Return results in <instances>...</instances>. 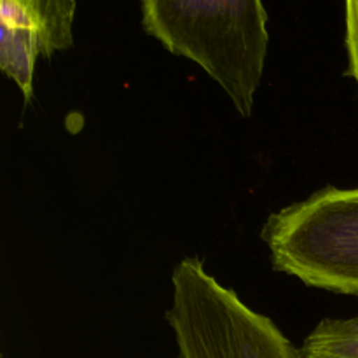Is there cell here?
<instances>
[{
	"mask_svg": "<svg viewBox=\"0 0 358 358\" xmlns=\"http://www.w3.org/2000/svg\"><path fill=\"white\" fill-rule=\"evenodd\" d=\"M171 283L166 318L180 358H299V350L271 318L220 285L199 259L178 262Z\"/></svg>",
	"mask_w": 358,
	"mask_h": 358,
	"instance_id": "3957f363",
	"label": "cell"
},
{
	"mask_svg": "<svg viewBox=\"0 0 358 358\" xmlns=\"http://www.w3.org/2000/svg\"><path fill=\"white\" fill-rule=\"evenodd\" d=\"M346 9V49H348V73L358 86V0H345Z\"/></svg>",
	"mask_w": 358,
	"mask_h": 358,
	"instance_id": "8992f818",
	"label": "cell"
},
{
	"mask_svg": "<svg viewBox=\"0 0 358 358\" xmlns=\"http://www.w3.org/2000/svg\"><path fill=\"white\" fill-rule=\"evenodd\" d=\"M275 269L304 285L358 296V187H327L273 213L262 229Z\"/></svg>",
	"mask_w": 358,
	"mask_h": 358,
	"instance_id": "7a4b0ae2",
	"label": "cell"
},
{
	"mask_svg": "<svg viewBox=\"0 0 358 358\" xmlns=\"http://www.w3.org/2000/svg\"><path fill=\"white\" fill-rule=\"evenodd\" d=\"M76 9V0H0V69L27 101L37 59L72 48Z\"/></svg>",
	"mask_w": 358,
	"mask_h": 358,
	"instance_id": "277c9868",
	"label": "cell"
},
{
	"mask_svg": "<svg viewBox=\"0 0 358 358\" xmlns=\"http://www.w3.org/2000/svg\"><path fill=\"white\" fill-rule=\"evenodd\" d=\"M140 7L147 34L201 66L250 117L269 45L262 0H140Z\"/></svg>",
	"mask_w": 358,
	"mask_h": 358,
	"instance_id": "6da1fadb",
	"label": "cell"
},
{
	"mask_svg": "<svg viewBox=\"0 0 358 358\" xmlns=\"http://www.w3.org/2000/svg\"><path fill=\"white\" fill-rule=\"evenodd\" d=\"M299 358H358V317L322 320L301 345Z\"/></svg>",
	"mask_w": 358,
	"mask_h": 358,
	"instance_id": "5b68a950",
	"label": "cell"
}]
</instances>
